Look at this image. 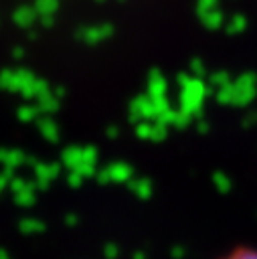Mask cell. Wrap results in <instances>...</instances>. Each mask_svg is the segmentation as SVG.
<instances>
[{
  "label": "cell",
  "mask_w": 257,
  "mask_h": 259,
  "mask_svg": "<svg viewBox=\"0 0 257 259\" xmlns=\"http://www.w3.org/2000/svg\"><path fill=\"white\" fill-rule=\"evenodd\" d=\"M212 259H257V243L251 241L233 243Z\"/></svg>",
  "instance_id": "cell-1"
}]
</instances>
